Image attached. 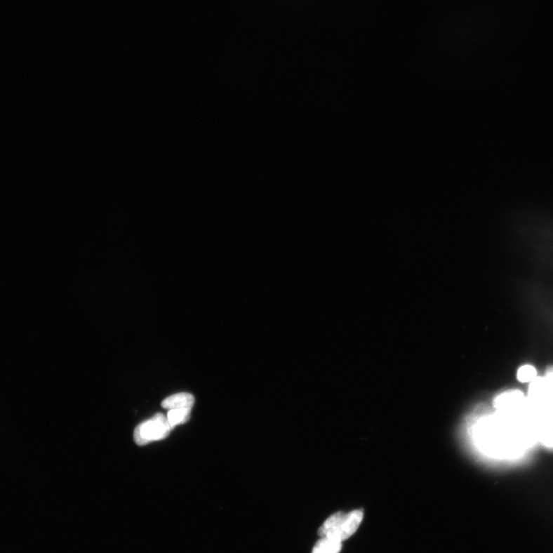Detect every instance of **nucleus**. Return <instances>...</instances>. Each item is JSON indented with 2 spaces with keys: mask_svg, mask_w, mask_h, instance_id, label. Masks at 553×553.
<instances>
[{
  "mask_svg": "<svg viewBox=\"0 0 553 553\" xmlns=\"http://www.w3.org/2000/svg\"><path fill=\"white\" fill-rule=\"evenodd\" d=\"M474 438L479 448L498 458L514 457L538 439L528 422L499 413L477 422Z\"/></svg>",
  "mask_w": 553,
  "mask_h": 553,
  "instance_id": "nucleus-1",
  "label": "nucleus"
},
{
  "mask_svg": "<svg viewBox=\"0 0 553 553\" xmlns=\"http://www.w3.org/2000/svg\"><path fill=\"white\" fill-rule=\"evenodd\" d=\"M364 518L362 510H354L349 514L343 512L330 517L319 528L321 538H326L342 542L357 531Z\"/></svg>",
  "mask_w": 553,
  "mask_h": 553,
  "instance_id": "nucleus-2",
  "label": "nucleus"
},
{
  "mask_svg": "<svg viewBox=\"0 0 553 553\" xmlns=\"http://www.w3.org/2000/svg\"><path fill=\"white\" fill-rule=\"evenodd\" d=\"M172 429L168 418L162 413H157L135 428L134 440L138 445L144 446L152 441L164 440Z\"/></svg>",
  "mask_w": 553,
  "mask_h": 553,
  "instance_id": "nucleus-3",
  "label": "nucleus"
},
{
  "mask_svg": "<svg viewBox=\"0 0 553 553\" xmlns=\"http://www.w3.org/2000/svg\"><path fill=\"white\" fill-rule=\"evenodd\" d=\"M194 397L191 394L181 393L170 396L161 403L162 408L168 410L192 409Z\"/></svg>",
  "mask_w": 553,
  "mask_h": 553,
  "instance_id": "nucleus-4",
  "label": "nucleus"
},
{
  "mask_svg": "<svg viewBox=\"0 0 553 553\" xmlns=\"http://www.w3.org/2000/svg\"><path fill=\"white\" fill-rule=\"evenodd\" d=\"M341 542L326 538H321L315 544L312 553H339L341 550Z\"/></svg>",
  "mask_w": 553,
  "mask_h": 553,
  "instance_id": "nucleus-5",
  "label": "nucleus"
},
{
  "mask_svg": "<svg viewBox=\"0 0 553 553\" xmlns=\"http://www.w3.org/2000/svg\"><path fill=\"white\" fill-rule=\"evenodd\" d=\"M192 409H175L169 410L168 413V420L172 429L176 425L185 424L190 419Z\"/></svg>",
  "mask_w": 553,
  "mask_h": 553,
  "instance_id": "nucleus-6",
  "label": "nucleus"
},
{
  "mask_svg": "<svg viewBox=\"0 0 553 553\" xmlns=\"http://www.w3.org/2000/svg\"><path fill=\"white\" fill-rule=\"evenodd\" d=\"M536 371L531 365H525L523 366L522 368H520L517 373V378L519 381L524 382H532L533 380L536 378Z\"/></svg>",
  "mask_w": 553,
  "mask_h": 553,
  "instance_id": "nucleus-7",
  "label": "nucleus"
},
{
  "mask_svg": "<svg viewBox=\"0 0 553 553\" xmlns=\"http://www.w3.org/2000/svg\"><path fill=\"white\" fill-rule=\"evenodd\" d=\"M544 381L548 400L553 404V370L547 373L546 378H544Z\"/></svg>",
  "mask_w": 553,
  "mask_h": 553,
  "instance_id": "nucleus-8",
  "label": "nucleus"
}]
</instances>
